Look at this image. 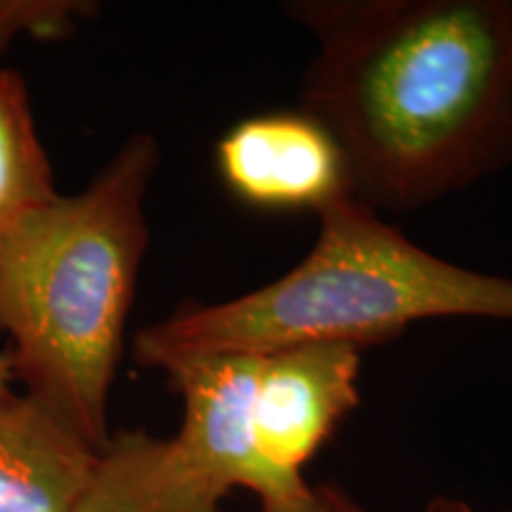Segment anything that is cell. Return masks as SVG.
Returning a JSON list of instances; mask_svg holds the SVG:
<instances>
[{"label": "cell", "mask_w": 512, "mask_h": 512, "mask_svg": "<svg viewBox=\"0 0 512 512\" xmlns=\"http://www.w3.org/2000/svg\"><path fill=\"white\" fill-rule=\"evenodd\" d=\"M361 351L354 344H299L259 354L252 430L271 498L283 503L309 486L304 467L361 401Z\"/></svg>", "instance_id": "cell-4"}, {"label": "cell", "mask_w": 512, "mask_h": 512, "mask_svg": "<svg viewBox=\"0 0 512 512\" xmlns=\"http://www.w3.org/2000/svg\"><path fill=\"white\" fill-rule=\"evenodd\" d=\"M259 512H370L356 501L349 491L332 482H318L306 486L299 496L283 503L261 505ZM420 512H477L470 503L458 496L439 494L425 503Z\"/></svg>", "instance_id": "cell-11"}, {"label": "cell", "mask_w": 512, "mask_h": 512, "mask_svg": "<svg viewBox=\"0 0 512 512\" xmlns=\"http://www.w3.org/2000/svg\"><path fill=\"white\" fill-rule=\"evenodd\" d=\"M259 354H214L174 363L162 373L183 401L174 444L185 463L223 496L245 489L271 498L254 448L252 403Z\"/></svg>", "instance_id": "cell-6"}, {"label": "cell", "mask_w": 512, "mask_h": 512, "mask_svg": "<svg viewBox=\"0 0 512 512\" xmlns=\"http://www.w3.org/2000/svg\"><path fill=\"white\" fill-rule=\"evenodd\" d=\"M12 373H10V358L5 354V349H0V394L12 392Z\"/></svg>", "instance_id": "cell-12"}, {"label": "cell", "mask_w": 512, "mask_h": 512, "mask_svg": "<svg viewBox=\"0 0 512 512\" xmlns=\"http://www.w3.org/2000/svg\"><path fill=\"white\" fill-rule=\"evenodd\" d=\"M100 451L24 392L0 394V512H67Z\"/></svg>", "instance_id": "cell-7"}, {"label": "cell", "mask_w": 512, "mask_h": 512, "mask_svg": "<svg viewBox=\"0 0 512 512\" xmlns=\"http://www.w3.org/2000/svg\"><path fill=\"white\" fill-rule=\"evenodd\" d=\"M214 164L230 195L259 211L318 216L351 195L344 150L330 128L302 107L233 124L216 143Z\"/></svg>", "instance_id": "cell-5"}, {"label": "cell", "mask_w": 512, "mask_h": 512, "mask_svg": "<svg viewBox=\"0 0 512 512\" xmlns=\"http://www.w3.org/2000/svg\"><path fill=\"white\" fill-rule=\"evenodd\" d=\"M162 162L133 133L88 185L36 209L0 249V332L12 384L98 448L150 245L145 202Z\"/></svg>", "instance_id": "cell-2"}, {"label": "cell", "mask_w": 512, "mask_h": 512, "mask_svg": "<svg viewBox=\"0 0 512 512\" xmlns=\"http://www.w3.org/2000/svg\"><path fill=\"white\" fill-rule=\"evenodd\" d=\"M60 195L24 76L0 67V249L24 221Z\"/></svg>", "instance_id": "cell-9"}, {"label": "cell", "mask_w": 512, "mask_h": 512, "mask_svg": "<svg viewBox=\"0 0 512 512\" xmlns=\"http://www.w3.org/2000/svg\"><path fill=\"white\" fill-rule=\"evenodd\" d=\"M223 498L185 463L174 439L121 430L67 512H221Z\"/></svg>", "instance_id": "cell-8"}, {"label": "cell", "mask_w": 512, "mask_h": 512, "mask_svg": "<svg viewBox=\"0 0 512 512\" xmlns=\"http://www.w3.org/2000/svg\"><path fill=\"white\" fill-rule=\"evenodd\" d=\"M316 43L299 107L344 150L351 195L413 211L512 166V0H290Z\"/></svg>", "instance_id": "cell-1"}, {"label": "cell", "mask_w": 512, "mask_h": 512, "mask_svg": "<svg viewBox=\"0 0 512 512\" xmlns=\"http://www.w3.org/2000/svg\"><path fill=\"white\" fill-rule=\"evenodd\" d=\"M434 318L512 323V278L427 252L354 195L318 214L297 266L226 302H185L133 337L143 368L214 354H271L299 344L373 347Z\"/></svg>", "instance_id": "cell-3"}, {"label": "cell", "mask_w": 512, "mask_h": 512, "mask_svg": "<svg viewBox=\"0 0 512 512\" xmlns=\"http://www.w3.org/2000/svg\"><path fill=\"white\" fill-rule=\"evenodd\" d=\"M95 10L98 5L83 0H0V60L17 38L55 41Z\"/></svg>", "instance_id": "cell-10"}]
</instances>
